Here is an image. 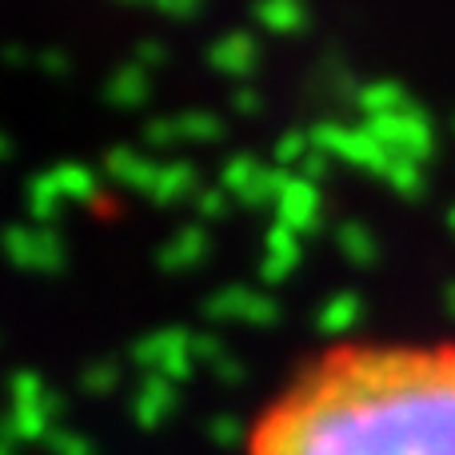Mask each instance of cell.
Here are the masks:
<instances>
[{"label":"cell","instance_id":"1","mask_svg":"<svg viewBox=\"0 0 455 455\" xmlns=\"http://www.w3.org/2000/svg\"><path fill=\"white\" fill-rule=\"evenodd\" d=\"M243 455H455V344H347L251 424Z\"/></svg>","mask_w":455,"mask_h":455}]
</instances>
